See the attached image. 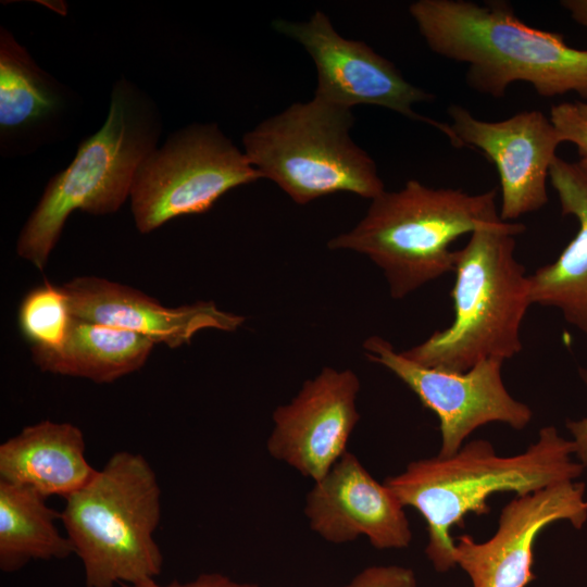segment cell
<instances>
[{
	"label": "cell",
	"instance_id": "cell-1",
	"mask_svg": "<svg viewBox=\"0 0 587 587\" xmlns=\"http://www.w3.org/2000/svg\"><path fill=\"white\" fill-rule=\"evenodd\" d=\"M409 13L433 52L467 65L476 92L502 98L523 82L541 97L574 91L587 99V50L528 26L504 1L419 0Z\"/></svg>",
	"mask_w": 587,
	"mask_h": 587
},
{
	"label": "cell",
	"instance_id": "cell-2",
	"mask_svg": "<svg viewBox=\"0 0 587 587\" xmlns=\"http://www.w3.org/2000/svg\"><path fill=\"white\" fill-rule=\"evenodd\" d=\"M572 440L553 426L542 427L526 451L498 455L487 440H473L451 457L411 462L385 485L403 507L419 511L427 524V558L438 572L455 564L454 539L449 534L466 514L489 512L488 498L499 491L523 496L548 486L574 482L585 466L572 460Z\"/></svg>",
	"mask_w": 587,
	"mask_h": 587
},
{
	"label": "cell",
	"instance_id": "cell-3",
	"mask_svg": "<svg viewBox=\"0 0 587 587\" xmlns=\"http://www.w3.org/2000/svg\"><path fill=\"white\" fill-rule=\"evenodd\" d=\"M522 224L502 220L475 229L455 250L450 292L454 319L423 342L403 351L427 367L465 372L487 359L505 361L522 350L521 326L532 305L529 275L515 259Z\"/></svg>",
	"mask_w": 587,
	"mask_h": 587
},
{
	"label": "cell",
	"instance_id": "cell-4",
	"mask_svg": "<svg viewBox=\"0 0 587 587\" xmlns=\"http://www.w3.org/2000/svg\"><path fill=\"white\" fill-rule=\"evenodd\" d=\"M496 197L497 189L471 195L410 179L400 190L372 199L364 217L327 247L366 255L383 271L390 296L402 299L454 272L451 243L501 220Z\"/></svg>",
	"mask_w": 587,
	"mask_h": 587
},
{
	"label": "cell",
	"instance_id": "cell-5",
	"mask_svg": "<svg viewBox=\"0 0 587 587\" xmlns=\"http://www.w3.org/2000/svg\"><path fill=\"white\" fill-rule=\"evenodd\" d=\"M161 129L151 99L133 83L116 82L103 125L80 142L68 166L49 180L22 228L18 257L42 270L73 211L116 212L130 196L138 166L157 148Z\"/></svg>",
	"mask_w": 587,
	"mask_h": 587
},
{
	"label": "cell",
	"instance_id": "cell-6",
	"mask_svg": "<svg viewBox=\"0 0 587 587\" xmlns=\"http://www.w3.org/2000/svg\"><path fill=\"white\" fill-rule=\"evenodd\" d=\"M64 500L61 522L82 562L86 587L135 584L161 574L163 555L154 540L161 488L145 457L115 452Z\"/></svg>",
	"mask_w": 587,
	"mask_h": 587
},
{
	"label": "cell",
	"instance_id": "cell-7",
	"mask_svg": "<svg viewBox=\"0 0 587 587\" xmlns=\"http://www.w3.org/2000/svg\"><path fill=\"white\" fill-rule=\"evenodd\" d=\"M351 109L313 98L265 118L245 134L251 165L296 203L335 192L374 199L385 191L374 160L350 137Z\"/></svg>",
	"mask_w": 587,
	"mask_h": 587
},
{
	"label": "cell",
	"instance_id": "cell-8",
	"mask_svg": "<svg viewBox=\"0 0 587 587\" xmlns=\"http://www.w3.org/2000/svg\"><path fill=\"white\" fill-rule=\"evenodd\" d=\"M261 178L216 125L187 126L138 166L129 196L135 225L148 234L175 217L207 212L230 189Z\"/></svg>",
	"mask_w": 587,
	"mask_h": 587
},
{
	"label": "cell",
	"instance_id": "cell-9",
	"mask_svg": "<svg viewBox=\"0 0 587 587\" xmlns=\"http://www.w3.org/2000/svg\"><path fill=\"white\" fill-rule=\"evenodd\" d=\"M363 349L370 361L395 374L438 416L440 457L457 453L464 439L485 424L501 422L523 429L532 421L530 408L515 400L503 384L502 360L487 359L465 372H450L408 359L379 336L369 337Z\"/></svg>",
	"mask_w": 587,
	"mask_h": 587
},
{
	"label": "cell",
	"instance_id": "cell-10",
	"mask_svg": "<svg viewBox=\"0 0 587 587\" xmlns=\"http://www.w3.org/2000/svg\"><path fill=\"white\" fill-rule=\"evenodd\" d=\"M273 27L311 55L317 76L315 98L347 109L378 105L438 127L439 122L413 110L416 103L433 101L434 95L405 80L394 63L363 41L340 36L324 12L316 11L307 22L276 20Z\"/></svg>",
	"mask_w": 587,
	"mask_h": 587
},
{
	"label": "cell",
	"instance_id": "cell-11",
	"mask_svg": "<svg viewBox=\"0 0 587 587\" xmlns=\"http://www.w3.org/2000/svg\"><path fill=\"white\" fill-rule=\"evenodd\" d=\"M448 114L451 123H439L437 129L452 146L476 148L496 166L502 221H514L547 204V179L563 142L550 117L530 110L488 122L458 104L450 105Z\"/></svg>",
	"mask_w": 587,
	"mask_h": 587
},
{
	"label": "cell",
	"instance_id": "cell-12",
	"mask_svg": "<svg viewBox=\"0 0 587 587\" xmlns=\"http://www.w3.org/2000/svg\"><path fill=\"white\" fill-rule=\"evenodd\" d=\"M558 521H567L577 529L586 523L584 483L565 482L517 496L502 509L490 539L476 542L469 535L454 539L455 564L473 587H525L535 578V539Z\"/></svg>",
	"mask_w": 587,
	"mask_h": 587
},
{
	"label": "cell",
	"instance_id": "cell-13",
	"mask_svg": "<svg viewBox=\"0 0 587 587\" xmlns=\"http://www.w3.org/2000/svg\"><path fill=\"white\" fill-rule=\"evenodd\" d=\"M360 380L351 370L324 367L297 396L273 413L267 450L314 483L347 452L360 414Z\"/></svg>",
	"mask_w": 587,
	"mask_h": 587
},
{
	"label": "cell",
	"instance_id": "cell-14",
	"mask_svg": "<svg viewBox=\"0 0 587 587\" xmlns=\"http://www.w3.org/2000/svg\"><path fill=\"white\" fill-rule=\"evenodd\" d=\"M403 505L358 458L346 452L308 494L304 513L323 539L344 544L365 536L376 549H401L412 534Z\"/></svg>",
	"mask_w": 587,
	"mask_h": 587
},
{
	"label": "cell",
	"instance_id": "cell-15",
	"mask_svg": "<svg viewBox=\"0 0 587 587\" xmlns=\"http://www.w3.org/2000/svg\"><path fill=\"white\" fill-rule=\"evenodd\" d=\"M61 287L74 317L130 330L172 349L188 345L202 329L234 332L246 320L213 301L167 308L137 289L96 276L75 277Z\"/></svg>",
	"mask_w": 587,
	"mask_h": 587
},
{
	"label": "cell",
	"instance_id": "cell-16",
	"mask_svg": "<svg viewBox=\"0 0 587 587\" xmlns=\"http://www.w3.org/2000/svg\"><path fill=\"white\" fill-rule=\"evenodd\" d=\"M65 87L42 71L5 28L0 32L2 152L32 150L54 137L70 112Z\"/></svg>",
	"mask_w": 587,
	"mask_h": 587
},
{
	"label": "cell",
	"instance_id": "cell-17",
	"mask_svg": "<svg viewBox=\"0 0 587 587\" xmlns=\"http://www.w3.org/2000/svg\"><path fill=\"white\" fill-rule=\"evenodd\" d=\"M83 432L50 420L24 427L0 445V480L29 487L46 498H66L97 471L87 461Z\"/></svg>",
	"mask_w": 587,
	"mask_h": 587
},
{
	"label": "cell",
	"instance_id": "cell-18",
	"mask_svg": "<svg viewBox=\"0 0 587 587\" xmlns=\"http://www.w3.org/2000/svg\"><path fill=\"white\" fill-rule=\"evenodd\" d=\"M549 179L562 214L574 216L578 230L554 262L529 275L530 302L558 309L587 339V174L557 157Z\"/></svg>",
	"mask_w": 587,
	"mask_h": 587
},
{
	"label": "cell",
	"instance_id": "cell-19",
	"mask_svg": "<svg viewBox=\"0 0 587 587\" xmlns=\"http://www.w3.org/2000/svg\"><path fill=\"white\" fill-rule=\"evenodd\" d=\"M154 345L137 333L73 316L61 346L54 349L30 347V352L32 360L42 372L102 384L141 369Z\"/></svg>",
	"mask_w": 587,
	"mask_h": 587
},
{
	"label": "cell",
	"instance_id": "cell-20",
	"mask_svg": "<svg viewBox=\"0 0 587 587\" xmlns=\"http://www.w3.org/2000/svg\"><path fill=\"white\" fill-rule=\"evenodd\" d=\"M38 491L0 480V569L13 573L30 561L65 559L74 553L71 540L55 521L61 512Z\"/></svg>",
	"mask_w": 587,
	"mask_h": 587
},
{
	"label": "cell",
	"instance_id": "cell-21",
	"mask_svg": "<svg viewBox=\"0 0 587 587\" xmlns=\"http://www.w3.org/2000/svg\"><path fill=\"white\" fill-rule=\"evenodd\" d=\"M73 315L61 286L46 280L23 298L18 310V324L30 347L54 349L68 333Z\"/></svg>",
	"mask_w": 587,
	"mask_h": 587
},
{
	"label": "cell",
	"instance_id": "cell-22",
	"mask_svg": "<svg viewBox=\"0 0 587 587\" xmlns=\"http://www.w3.org/2000/svg\"><path fill=\"white\" fill-rule=\"evenodd\" d=\"M550 120L562 141L574 143L580 158L587 157V118L579 114L576 104L563 102L553 105Z\"/></svg>",
	"mask_w": 587,
	"mask_h": 587
},
{
	"label": "cell",
	"instance_id": "cell-23",
	"mask_svg": "<svg viewBox=\"0 0 587 587\" xmlns=\"http://www.w3.org/2000/svg\"><path fill=\"white\" fill-rule=\"evenodd\" d=\"M342 587H417L415 573L399 565H373L359 572Z\"/></svg>",
	"mask_w": 587,
	"mask_h": 587
},
{
	"label": "cell",
	"instance_id": "cell-24",
	"mask_svg": "<svg viewBox=\"0 0 587 587\" xmlns=\"http://www.w3.org/2000/svg\"><path fill=\"white\" fill-rule=\"evenodd\" d=\"M121 587H260L257 584L241 583L232 579L221 573H202L196 578L180 583L172 582L163 585L159 584L154 578L146 579L135 584H123Z\"/></svg>",
	"mask_w": 587,
	"mask_h": 587
},
{
	"label": "cell",
	"instance_id": "cell-25",
	"mask_svg": "<svg viewBox=\"0 0 587 587\" xmlns=\"http://www.w3.org/2000/svg\"><path fill=\"white\" fill-rule=\"evenodd\" d=\"M579 375L587 385V369H579ZM573 436L574 454L578 462L587 469V417L579 421H569L566 424Z\"/></svg>",
	"mask_w": 587,
	"mask_h": 587
},
{
	"label": "cell",
	"instance_id": "cell-26",
	"mask_svg": "<svg viewBox=\"0 0 587 587\" xmlns=\"http://www.w3.org/2000/svg\"><path fill=\"white\" fill-rule=\"evenodd\" d=\"M561 5L577 24L587 27V0H563Z\"/></svg>",
	"mask_w": 587,
	"mask_h": 587
},
{
	"label": "cell",
	"instance_id": "cell-27",
	"mask_svg": "<svg viewBox=\"0 0 587 587\" xmlns=\"http://www.w3.org/2000/svg\"><path fill=\"white\" fill-rule=\"evenodd\" d=\"M577 107V110L582 116L587 118V102L578 101L575 103Z\"/></svg>",
	"mask_w": 587,
	"mask_h": 587
},
{
	"label": "cell",
	"instance_id": "cell-28",
	"mask_svg": "<svg viewBox=\"0 0 587 587\" xmlns=\"http://www.w3.org/2000/svg\"><path fill=\"white\" fill-rule=\"evenodd\" d=\"M582 170L587 174V157L580 158L577 162Z\"/></svg>",
	"mask_w": 587,
	"mask_h": 587
}]
</instances>
